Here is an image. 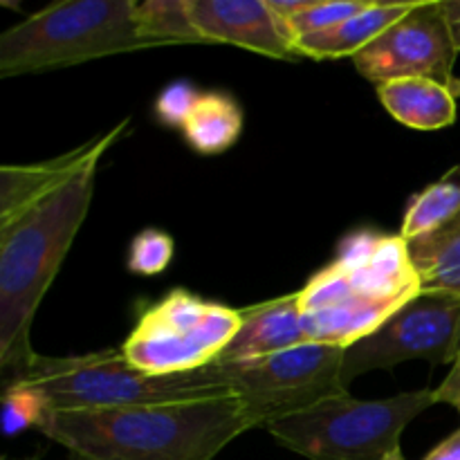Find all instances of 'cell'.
I'll return each mask as SVG.
<instances>
[{"label":"cell","instance_id":"obj_3","mask_svg":"<svg viewBox=\"0 0 460 460\" xmlns=\"http://www.w3.org/2000/svg\"><path fill=\"white\" fill-rule=\"evenodd\" d=\"M420 292V277L400 234L355 232L341 241L337 259L296 295L308 340L349 349Z\"/></svg>","mask_w":460,"mask_h":460},{"label":"cell","instance_id":"obj_10","mask_svg":"<svg viewBox=\"0 0 460 460\" xmlns=\"http://www.w3.org/2000/svg\"><path fill=\"white\" fill-rule=\"evenodd\" d=\"M456 45L440 9V0H418L411 12L382 31L353 58L359 75L376 85L409 76H425L452 85Z\"/></svg>","mask_w":460,"mask_h":460},{"label":"cell","instance_id":"obj_2","mask_svg":"<svg viewBox=\"0 0 460 460\" xmlns=\"http://www.w3.org/2000/svg\"><path fill=\"white\" fill-rule=\"evenodd\" d=\"M250 429L256 425L238 395L115 411H49L39 427L79 460H214Z\"/></svg>","mask_w":460,"mask_h":460},{"label":"cell","instance_id":"obj_22","mask_svg":"<svg viewBox=\"0 0 460 460\" xmlns=\"http://www.w3.org/2000/svg\"><path fill=\"white\" fill-rule=\"evenodd\" d=\"M198 97H200V93L193 85L184 84V81L169 85V88L162 90L155 102L157 119L166 126H178V128H182L184 119L191 112Z\"/></svg>","mask_w":460,"mask_h":460},{"label":"cell","instance_id":"obj_4","mask_svg":"<svg viewBox=\"0 0 460 460\" xmlns=\"http://www.w3.org/2000/svg\"><path fill=\"white\" fill-rule=\"evenodd\" d=\"M13 380L39 391L49 411H115L234 395L220 364L191 373L153 376L135 368L121 350L76 358L39 355Z\"/></svg>","mask_w":460,"mask_h":460},{"label":"cell","instance_id":"obj_25","mask_svg":"<svg viewBox=\"0 0 460 460\" xmlns=\"http://www.w3.org/2000/svg\"><path fill=\"white\" fill-rule=\"evenodd\" d=\"M440 9H443L449 31H452L456 52L460 54V0H440Z\"/></svg>","mask_w":460,"mask_h":460},{"label":"cell","instance_id":"obj_15","mask_svg":"<svg viewBox=\"0 0 460 460\" xmlns=\"http://www.w3.org/2000/svg\"><path fill=\"white\" fill-rule=\"evenodd\" d=\"M407 245L422 292H443L460 299V214Z\"/></svg>","mask_w":460,"mask_h":460},{"label":"cell","instance_id":"obj_27","mask_svg":"<svg viewBox=\"0 0 460 460\" xmlns=\"http://www.w3.org/2000/svg\"><path fill=\"white\" fill-rule=\"evenodd\" d=\"M460 362V340H458V353H456V359H454V364Z\"/></svg>","mask_w":460,"mask_h":460},{"label":"cell","instance_id":"obj_6","mask_svg":"<svg viewBox=\"0 0 460 460\" xmlns=\"http://www.w3.org/2000/svg\"><path fill=\"white\" fill-rule=\"evenodd\" d=\"M434 404H438L436 389L385 400L340 394L272 422L268 431L283 447L308 460H391L402 454V431Z\"/></svg>","mask_w":460,"mask_h":460},{"label":"cell","instance_id":"obj_9","mask_svg":"<svg viewBox=\"0 0 460 460\" xmlns=\"http://www.w3.org/2000/svg\"><path fill=\"white\" fill-rule=\"evenodd\" d=\"M460 299L443 292H420L391 314L377 331L344 349L341 385L349 389L364 373L394 371L398 364L425 359L431 367L449 364L458 353Z\"/></svg>","mask_w":460,"mask_h":460},{"label":"cell","instance_id":"obj_5","mask_svg":"<svg viewBox=\"0 0 460 460\" xmlns=\"http://www.w3.org/2000/svg\"><path fill=\"white\" fill-rule=\"evenodd\" d=\"M160 48L144 34L135 0H63L0 34V76L61 70Z\"/></svg>","mask_w":460,"mask_h":460},{"label":"cell","instance_id":"obj_23","mask_svg":"<svg viewBox=\"0 0 460 460\" xmlns=\"http://www.w3.org/2000/svg\"><path fill=\"white\" fill-rule=\"evenodd\" d=\"M436 402L452 404L460 413V362L452 364V371L445 377L443 385L436 389Z\"/></svg>","mask_w":460,"mask_h":460},{"label":"cell","instance_id":"obj_12","mask_svg":"<svg viewBox=\"0 0 460 460\" xmlns=\"http://www.w3.org/2000/svg\"><path fill=\"white\" fill-rule=\"evenodd\" d=\"M243 323L216 364H241L270 358L281 350L305 344L308 335L301 323L299 295L279 296L265 304L247 305L241 310Z\"/></svg>","mask_w":460,"mask_h":460},{"label":"cell","instance_id":"obj_21","mask_svg":"<svg viewBox=\"0 0 460 460\" xmlns=\"http://www.w3.org/2000/svg\"><path fill=\"white\" fill-rule=\"evenodd\" d=\"M173 238L160 229H144L130 243L128 270L142 277H153L169 268L173 261Z\"/></svg>","mask_w":460,"mask_h":460},{"label":"cell","instance_id":"obj_7","mask_svg":"<svg viewBox=\"0 0 460 460\" xmlns=\"http://www.w3.org/2000/svg\"><path fill=\"white\" fill-rule=\"evenodd\" d=\"M241 323V310L173 290L142 313L119 350L135 368L153 376L200 371L220 358Z\"/></svg>","mask_w":460,"mask_h":460},{"label":"cell","instance_id":"obj_24","mask_svg":"<svg viewBox=\"0 0 460 460\" xmlns=\"http://www.w3.org/2000/svg\"><path fill=\"white\" fill-rule=\"evenodd\" d=\"M422 460H460V427L452 436L436 445Z\"/></svg>","mask_w":460,"mask_h":460},{"label":"cell","instance_id":"obj_1","mask_svg":"<svg viewBox=\"0 0 460 460\" xmlns=\"http://www.w3.org/2000/svg\"><path fill=\"white\" fill-rule=\"evenodd\" d=\"M128 121L34 164L0 169V368L22 376L36 310L57 279L93 202L99 162Z\"/></svg>","mask_w":460,"mask_h":460},{"label":"cell","instance_id":"obj_13","mask_svg":"<svg viewBox=\"0 0 460 460\" xmlns=\"http://www.w3.org/2000/svg\"><path fill=\"white\" fill-rule=\"evenodd\" d=\"M377 97L394 119L416 130H440L456 121V97L449 85L425 76L386 81Z\"/></svg>","mask_w":460,"mask_h":460},{"label":"cell","instance_id":"obj_14","mask_svg":"<svg viewBox=\"0 0 460 460\" xmlns=\"http://www.w3.org/2000/svg\"><path fill=\"white\" fill-rule=\"evenodd\" d=\"M416 3H368L359 13L332 30L304 36L295 43L299 57L310 58H355L382 31L407 16Z\"/></svg>","mask_w":460,"mask_h":460},{"label":"cell","instance_id":"obj_19","mask_svg":"<svg viewBox=\"0 0 460 460\" xmlns=\"http://www.w3.org/2000/svg\"><path fill=\"white\" fill-rule=\"evenodd\" d=\"M49 413L43 395L22 382L9 380L3 391V429L4 436H16L27 429H39Z\"/></svg>","mask_w":460,"mask_h":460},{"label":"cell","instance_id":"obj_20","mask_svg":"<svg viewBox=\"0 0 460 460\" xmlns=\"http://www.w3.org/2000/svg\"><path fill=\"white\" fill-rule=\"evenodd\" d=\"M368 0H308L304 12L288 18L286 25L295 36V43L304 36L319 34V31L332 30L340 22L349 21L350 16L362 12Z\"/></svg>","mask_w":460,"mask_h":460},{"label":"cell","instance_id":"obj_8","mask_svg":"<svg viewBox=\"0 0 460 460\" xmlns=\"http://www.w3.org/2000/svg\"><path fill=\"white\" fill-rule=\"evenodd\" d=\"M341 346L305 341L270 358L220 367L254 425L268 429L281 418L305 411L332 395L349 394L341 385Z\"/></svg>","mask_w":460,"mask_h":460},{"label":"cell","instance_id":"obj_18","mask_svg":"<svg viewBox=\"0 0 460 460\" xmlns=\"http://www.w3.org/2000/svg\"><path fill=\"white\" fill-rule=\"evenodd\" d=\"M144 34L160 48L166 45L205 43L189 13V0H144L137 3Z\"/></svg>","mask_w":460,"mask_h":460},{"label":"cell","instance_id":"obj_26","mask_svg":"<svg viewBox=\"0 0 460 460\" xmlns=\"http://www.w3.org/2000/svg\"><path fill=\"white\" fill-rule=\"evenodd\" d=\"M449 90H452V93H454V97H460V79H454L452 81V85H449Z\"/></svg>","mask_w":460,"mask_h":460},{"label":"cell","instance_id":"obj_11","mask_svg":"<svg viewBox=\"0 0 460 460\" xmlns=\"http://www.w3.org/2000/svg\"><path fill=\"white\" fill-rule=\"evenodd\" d=\"M189 13L205 43L238 45L281 61L299 58L295 36L270 0H189Z\"/></svg>","mask_w":460,"mask_h":460},{"label":"cell","instance_id":"obj_28","mask_svg":"<svg viewBox=\"0 0 460 460\" xmlns=\"http://www.w3.org/2000/svg\"><path fill=\"white\" fill-rule=\"evenodd\" d=\"M4 460H9V458H4Z\"/></svg>","mask_w":460,"mask_h":460},{"label":"cell","instance_id":"obj_17","mask_svg":"<svg viewBox=\"0 0 460 460\" xmlns=\"http://www.w3.org/2000/svg\"><path fill=\"white\" fill-rule=\"evenodd\" d=\"M460 214V166L449 169L438 182L413 196L402 220L400 236L413 241L418 236L436 232Z\"/></svg>","mask_w":460,"mask_h":460},{"label":"cell","instance_id":"obj_16","mask_svg":"<svg viewBox=\"0 0 460 460\" xmlns=\"http://www.w3.org/2000/svg\"><path fill=\"white\" fill-rule=\"evenodd\" d=\"M243 130V112L227 94L200 93L182 124V133L193 151L216 155L232 146Z\"/></svg>","mask_w":460,"mask_h":460}]
</instances>
